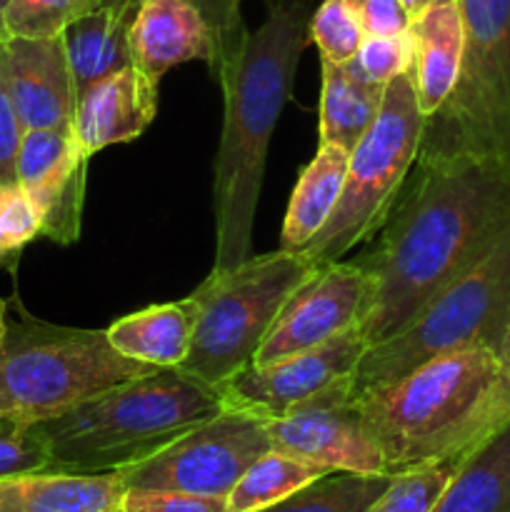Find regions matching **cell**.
Here are the masks:
<instances>
[{"instance_id": "cell-1", "label": "cell", "mask_w": 510, "mask_h": 512, "mask_svg": "<svg viewBox=\"0 0 510 512\" xmlns=\"http://www.w3.org/2000/svg\"><path fill=\"white\" fill-rule=\"evenodd\" d=\"M375 248L358 260L368 295L358 330L393 338L510 235V178L483 158L420 153Z\"/></svg>"}, {"instance_id": "cell-2", "label": "cell", "mask_w": 510, "mask_h": 512, "mask_svg": "<svg viewBox=\"0 0 510 512\" xmlns=\"http://www.w3.org/2000/svg\"><path fill=\"white\" fill-rule=\"evenodd\" d=\"M303 0H270L260 28L218 75L223 88V133L215 155L213 215L215 273L238 268L253 255V225L265 178L268 145L308 38Z\"/></svg>"}, {"instance_id": "cell-3", "label": "cell", "mask_w": 510, "mask_h": 512, "mask_svg": "<svg viewBox=\"0 0 510 512\" xmlns=\"http://www.w3.org/2000/svg\"><path fill=\"white\" fill-rule=\"evenodd\" d=\"M385 473L458 458L510 423V378L490 348L440 355L355 398Z\"/></svg>"}, {"instance_id": "cell-4", "label": "cell", "mask_w": 510, "mask_h": 512, "mask_svg": "<svg viewBox=\"0 0 510 512\" xmlns=\"http://www.w3.org/2000/svg\"><path fill=\"white\" fill-rule=\"evenodd\" d=\"M223 410L215 385L180 368H158L35 425L48 445L50 468L100 475L150 458Z\"/></svg>"}, {"instance_id": "cell-5", "label": "cell", "mask_w": 510, "mask_h": 512, "mask_svg": "<svg viewBox=\"0 0 510 512\" xmlns=\"http://www.w3.org/2000/svg\"><path fill=\"white\" fill-rule=\"evenodd\" d=\"M153 370L158 368L120 355L105 330L23 318L8 323L0 340V420L43 423Z\"/></svg>"}, {"instance_id": "cell-6", "label": "cell", "mask_w": 510, "mask_h": 512, "mask_svg": "<svg viewBox=\"0 0 510 512\" xmlns=\"http://www.w3.org/2000/svg\"><path fill=\"white\" fill-rule=\"evenodd\" d=\"M428 118L420 113L413 80L400 73L385 85L373 125L348 155L343 193L325 228L298 253L310 265L338 263L388 220L415 168Z\"/></svg>"}, {"instance_id": "cell-7", "label": "cell", "mask_w": 510, "mask_h": 512, "mask_svg": "<svg viewBox=\"0 0 510 512\" xmlns=\"http://www.w3.org/2000/svg\"><path fill=\"white\" fill-rule=\"evenodd\" d=\"M510 335V235L470 273L430 300L400 333L370 345L353 373V398L440 355L490 348Z\"/></svg>"}, {"instance_id": "cell-8", "label": "cell", "mask_w": 510, "mask_h": 512, "mask_svg": "<svg viewBox=\"0 0 510 512\" xmlns=\"http://www.w3.org/2000/svg\"><path fill=\"white\" fill-rule=\"evenodd\" d=\"M315 273L293 250L250 255L238 268L215 273L190 293L198 305L188 358L180 370L215 385L253 363L285 300Z\"/></svg>"}, {"instance_id": "cell-9", "label": "cell", "mask_w": 510, "mask_h": 512, "mask_svg": "<svg viewBox=\"0 0 510 512\" xmlns=\"http://www.w3.org/2000/svg\"><path fill=\"white\" fill-rule=\"evenodd\" d=\"M465 48L458 83L428 118L420 153L473 155L510 178V0H458Z\"/></svg>"}, {"instance_id": "cell-10", "label": "cell", "mask_w": 510, "mask_h": 512, "mask_svg": "<svg viewBox=\"0 0 510 512\" xmlns=\"http://www.w3.org/2000/svg\"><path fill=\"white\" fill-rule=\"evenodd\" d=\"M270 450L265 420L245 410L225 408L150 458L118 470L123 488L228 498L245 470Z\"/></svg>"}, {"instance_id": "cell-11", "label": "cell", "mask_w": 510, "mask_h": 512, "mask_svg": "<svg viewBox=\"0 0 510 512\" xmlns=\"http://www.w3.org/2000/svg\"><path fill=\"white\" fill-rule=\"evenodd\" d=\"M265 428L270 448L328 473L388 475L383 453L360 420L353 378L338 380L280 418L265 420Z\"/></svg>"}, {"instance_id": "cell-12", "label": "cell", "mask_w": 510, "mask_h": 512, "mask_svg": "<svg viewBox=\"0 0 510 512\" xmlns=\"http://www.w3.org/2000/svg\"><path fill=\"white\" fill-rule=\"evenodd\" d=\"M365 350L368 340L363 338L358 325H353L318 348L303 350L270 365H245L220 383L218 390L225 408L273 420L338 380L353 378Z\"/></svg>"}, {"instance_id": "cell-13", "label": "cell", "mask_w": 510, "mask_h": 512, "mask_svg": "<svg viewBox=\"0 0 510 512\" xmlns=\"http://www.w3.org/2000/svg\"><path fill=\"white\" fill-rule=\"evenodd\" d=\"M368 295V275L358 260H338L315 273L285 300L270 325L253 365H270L303 350L318 348L358 325Z\"/></svg>"}, {"instance_id": "cell-14", "label": "cell", "mask_w": 510, "mask_h": 512, "mask_svg": "<svg viewBox=\"0 0 510 512\" xmlns=\"http://www.w3.org/2000/svg\"><path fill=\"white\" fill-rule=\"evenodd\" d=\"M88 155L63 130H25L15 175L40 220V235L58 245L80 238Z\"/></svg>"}, {"instance_id": "cell-15", "label": "cell", "mask_w": 510, "mask_h": 512, "mask_svg": "<svg viewBox=\"0 0 510 512\" xmlns=\"http://www.w3.org/2000/svg\"><path fill=\"white\" fill-rule=\"evenodd\" d=\"M5 83L23 130H63L73 133V75L63 38H18L0 43Z\"/></svg>"}, {"instance_id": "cell-16", "label": "cell", "mask_w": 510, "mask_h": 512, "mask_svg": "<svg viewBox=\"0 0 510 512\" xmlns=\"http://www.w3.org/2000/svg\"><path fill=\"white\" fill-rule=\"evenodd\" d=\"M158 113V83L135 65L95 80L75 105L73 138L88 158L143 135Z\"/></svg>"}, {"instance_id": "cell-17", "label": "cell", "mask_w": 510, "mask_h": 512, "mask_svg": "<svg viewBox=\"0 0 510 512\" xmlns=\"http://www.w3.org/2000/svg\"><path fill=\"white\" fill-rule=\"evenodd\" d=\"M133 65L160 85L170 68L190 60H213V38L193 0H138L130 25Z\"/></svg>"}, {"instance_id": "cell-18", "label": "cell", "mask_w": 510, "mask_h": 512, "mask_svg": "<svg viewBox=\"0 0 510 512\" xmlns=\"http://www.w3.org/2000/svg\"><path fill=\"white\" fill-rule=\"evenodd\" d=\"M410 58L408 75L413 80L418 108L433 118L458 83L463 65L465 28L458 0H430L410 15Z\"/></svg>"}, {"instance_id": "cell-19", "label": "cell", "mask_w": 510, "mask_h": 512, "mask_svg": "<svg viewBox=\"0 0 510 512\" xmlns=\"http://www.w3.org/2000/svg\"><path fill=\"white\" fill-rule=\"evenodd\" d=\"M138 0H100L93 10L63 30L65 55L73 75L75 98L95 80L133 65L130 25Z\"/></svg>"}, {"instance_id": "cell-20", "label": "cell", "mask_w": 510, "mask_h": 512, "mask_svg": "<svg viewBox=\"0 0 510 512\" xmlns=\"http://www.w3.org/2000/svg\"><path fill=\"white\" fill-rule=\"evenodd\" d=\"M118 473H65L33 470L0 480V512H110L120 508Z\"/></svg>"}, {"instance_id": "cell-21", "label": "cell", "mask_w": 510, "mask_h": 512, "mask_svg": "<svg viewBox=\"0 0 510 512\" xmlns=\"http://www.w3.org/2000/svg\"><path fill=\"white\" fill-rule=\"evenodd\" d=\"M198 305L183 298L178 303L150 305L115 320L105 335L120 355L153 368H180L193 343Z\"/></svg>"}, {"instance_id": "cell-22", "label": "cell", "mask_w": 510, "mask_h": 512, "mask_svg": "<svg viewBox=\"0 0 510 512\" xmlns=\"http://www.w3.org/2000/svg\"><path fill=\"white\" fill-rule=\"evenodd\" d=\"M348 155V150L338 145H318V153L305 165L290 195L280 250L298 253L325 228L343 193Z\"/></svg>"}, {"instance_id": "cell-23", "label": "cell", "mask_w": 510, "mask_h": 512, "mask_svg": "<svg viewBox=\"0 0 510 512\" xmlns=\"http://www.w3.org/2000/svg\"><path fill=\"white\" fill-rule=\"evenodd\" d=\"M433 512H510V423L465 455Z\"/></svg>"}, {"instance_id": "cell-24", "label": "cell", "mask_w": 510, "mask_h": 512, "mask_svg": "<svg viewBox=\"0 0 510 512\" xmlns=\"http://www.w3.org/2000/svg\"><path fill=\"white\" fill-rule=\"evenodd\" d=\"M323 93H320V145H338L353 150L365 130L373 125L383 103L385 85H370L355 80L343 65L325 63Z\"/></svg>"}, {"instance_id": "cell-25", "label": "cell", "mask_w": 510, "mask_h": 512, "mask_svg": "<svg viewBox=\"0 0 510 512\" xmlns=\"http://www.w3.org/2000/svg\"><path fill=\"white\" fill-rule=\"evenodd\" d=\"M328 475V470L270 448L243 473L228 495V512H255Z\"/></svg>"}, {"instance_id": "cell-26", "label": "cell", "mask_w": 510, "mask_h": 512, "mask_svg": "<svg viewBox=\"0 0 510 512\" xmlns=\"http://www.w3.org/2000/svg\"><path fill=\"white\" fill-rule=\"evenodd\" d=\"M393 475L328 473L288 498L255 512H365Z\"/></svg>"}, {"instance_id": "cell-27", "label": "cell", "mask_w": 510, "mask_h": 512, "mask_svg": "<svg viewBox=\"0 0 510 512\" xmlns=\"http://www.w3.org/2000/svg\"><path fill=\"white\" fill-rule=\"evenodd\" d=\"M463 458L465 455L435 460V463L395 473L383 493L365 512H433L435 503L443 495L445 485L450 483L458 465L463 463Z\"/></svg>"}, {"instance_id": "cell-28", "label": "cell", "mask_w": 510, "mask_h": 512, "mask_svg": "<svg viewBox=\"0 0 510 512\" xmlns=\"http://www.w3.org/2000/svg\"><path fill=\"white\" fill-rule=\"evenodd\" d=\"M308 38L318 48L320 60L335 65L348 63L365 40L353 0H323L318 10L310 13Z\"/></svg>"}, {"instance_id": "cell-29", "label": "cell", "mask_w": 510, "mask_h": 512, "mask_svg": "<svg viewBox=\"0 0 510 512\" xmlns=\"http://www.w3.org/2000/svg\"><path fill=\"white\" fill-rule=\"evenodd\" d=\"M100 0H10L5 30L18 38H58L73 20L93 10Z\"/></svg>"}, {"instance_id": "cell-30", "label": "cell", "mask_w": 510, "mask_h": 512, "mask_svg": "<svg viewBox=\"0 0 510 512\" xmlns=\"http://www.w3.org/2000/svg\"><path fill=\"white\" fill-rule=\"evenodd\" d=\"M413 45L410 35H390V38H373L365 35L358 53L343 65L355 80L370 85H388L395 75L408 73Z\"/></svg>"}, {"instance_id": "cell-31", "label": "cell", "mask_w": 510, "mask_h": 512, "mask_svg": "<svg viewBox=\"0 0 510 512\" xmlns=\"http://www.w3.org/2000/svg\"><path fill=\"white\" fill-rule=\"evenodd\" d=\"M40 238V220L20 185L0 183V265H15L30 240Z\"/></svg>"}, {"instance_id": "cell-32", "label": "cell", "mask_w": 510, "mask_h": 512, "mask_svg": "<svg viewBox=\"0 0 510 512\" xmlns=\"http://www.w3.org/2000/svg\"><path fill=\"white\" fill-rule=\"evenodd\" d=\"M193 3L208 23L210 38H213V60L208 68L218 78L248 35L245 20L240 15V0H193Z\"/></svg>"}, {"instance_id": "cell-33", "label": "cell", "mask_w": 510, "mask_h": 512, "mask_svg": "<svg viewBox=\"0 0 510 512\" xmlns=\"http://www.w3.org/2000/svg\"><path fill=\"white\" fill-rule=\"evenodd\" d=\"M50 468V453L38 425L0 420V480Z\"/></svg>"}, {"instance_id": "cell-34", "label": "cell", "mask_w": 510, "mask_h": 512, "mask_svg": "<svg viewBox=\"0 0 510 512\" xmlns=\"http://www.w3.org/2000/svg\"><path fill=\"white\" fill-rule=\"evenodd\" d=\"M123 512H228V498L175 493V490L128 488L120 500Z\"/></svg>"}, {"instance_id": "cell-35", "label": "cell", "mask_w": 510, "mask_h": 512, "mask_svg": "<svg viewBox=\"0 0 510 512\" xmlns=\"http://www.w3.org/2000/svg\"><path fill=\"white\" fill-rule=\"evenodd\" d=\"M5 40V38H3ZM0 40V43H3ZM23 125L15 113L13 98H10L8 83L3 73V58H0V183L18 185L15 163H18V148L23 140Z\"/></svg>"}, {"instance_id": "cell-36", "label": "cell", "mask_w": 510, "mask_h": 512, "mask_svg": "<svg viewBox=\"0 0 510 512\" xmlns=\"http://www.w3.org/2000/svg\"><path fill=\"white\" fill-rule=\"evenodd\" d=\"M355 13L365 35L373 38H390L403 35L410 28V10L403 0H353Z\"/></svg>"}, {"instance_id": "cell-37", "label": "cell", "mask_w": 510, "mask_h": 512, "mask_svg": "<svg viewBox=\"0 0 510 512\" xmlns=\"http://www.w3.org/2000/svg\"><path fill=\"white\" fill-rule=\"evenodd\" d=\"M5 330H8V305H5V300L0 298V340H3Z\"/></svg>"}, {"instance_id": "cell-38", "label": "cell", "mask_w": 510, "mask_h": 512, "mask_svg": "<svg viewBox=\"0 0 510 512\" xmlns=\"http://www.w3.org/2000/svg\"><path fill=\"white\" fill-rule=\"evenodd\" d=\"M10 0H0V40L8 38V30H5V8H8Z\"/></svg>"}, {"instance_id": "cell-39", "label": "cell", "mask_w": 510, "mask_h": 512, "mask_svg": "<svg viewBox=\"0 0 510 512\" xmlns=\"http://www.w3.org/2000/svg\"><path fill=\"white\" fill-rule=\"evenodd\" d=\"M428 3H430V0H403V5L410 10V15L418 13V10L423 8V5H428Z\"/></svg>"}, {"instance_id": "cell-40", "label": "cell", "mask_w": 510, "mask_h": 512, "mask_svg": "<svg viewBox=\"0 0 510 512\" xmlns=\"http://www.w3.org/2000/svg\"><path fill=\"white\" fill-rule=\"evenodd\" d=\"M503 363H505V370H508V378H510V335H508V340H505V348H503Z\"/></svg>"}, {"instance_id": "cell-41", "label": "cell", "mask_w": 510, "mask_h": 512, "mask_svg": "<svg viewBox=\"0 0 510 512\" xmlns=\"http://www.w3.org/2000/svg\"><path fill=\"white\" fill-rule=\"evenodd\" d=\"M110 512H123V508H115V510H110Z\"/></svg>"}]
</instances>
